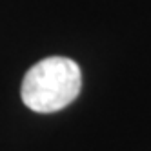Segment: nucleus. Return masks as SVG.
Wrapping results in <instances>:
<instances>
[{
	"label": "nucleus",
	"mask_w": 151,
	"mask_h": 151,
	"mask_svg": "<svg viewBox=\"0 0 151 151\" xmlns=\"http://www.w3.org/2000/svg\"><path fill=\"white\" fill-rule=\"evenodd\" d=\"M82 89L78 64L68 57H49L29 68L22 80V102L35 113H55L69 106Z\"/></svg>",
	"instance_id": "f257e3e1"
}]
</instances>
